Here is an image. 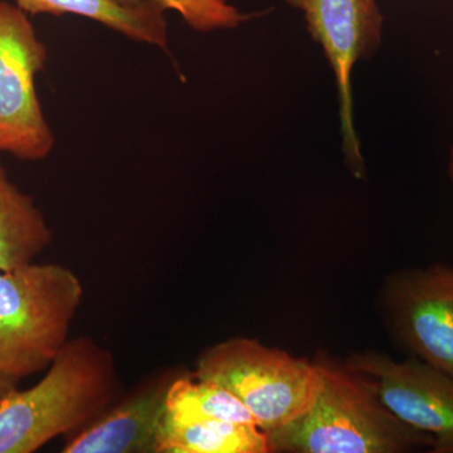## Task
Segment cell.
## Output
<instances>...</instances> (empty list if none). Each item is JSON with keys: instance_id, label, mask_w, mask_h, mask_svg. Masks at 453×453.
I'll use <instances>...</instances> for the list:
<instances>
[{"instance_id": "6da1fadb", "label": "cell", "mask_w": 453, "mask_h": 453, "mask_svg": "<svg viewBox=\"0 0 453 453\" xmlns=\"http://www.w3.org/2000/svg\"><path fill=\"white\" fill-rule=\"evenodd\" d=\"M115 360L89 336L68 340L35 386L0 402V453H32L85 428L118 398Z\"/></svg>"}, {"instance_id": "7a4b0ae2", "label": "cell", "mask_w": 453, "mask_h": 453, "mask_svg": "<svg viewBox=\"0 0 453 453\" xmlns=\"http://www.w3.org/2000/svg\"><path fill=\"white\" fill-rule=\"evenodd\" d=\"M314 360L323 375L320 392L308 412L266 434L271 452H431L432 437L401 421L366 375L329 357Z\"/></svg>"}, {"instance_id": "3957f363", "label": "cell", "mask_w": 453, "mask_h": 453, "mask_svg": "<svg viewBox=\"0 0 453 453\" xmlns=\"http://www.w3.org/2000/svg\"><path fill=\"white\" fill-rule=\"evenodd\" d=\"M82 297L81 280L62 265L0 271V372L20 380L50 368Z\"/></svg>"}, {"instance_id": "277c9868", "label": "cell", "mask_w": 453, "mask_h": 453, "mask_svg": "<svg viewBox=\"0 0 453 453\" xmlns=\"http://www.w3.org/2000/svg\"><path fill=\"white\" fill-rule=\"evenodd\" d=\"M193 375L237 396L266 434L308 412L323 383L315 360L240 336L205 349Z\"/></svg>"}, {"instance_id": "5b68a950", "label": "cell", "mask_w": 453, "mask_h": 453, "mask_svg": "<svg viewBox=\"0 0 453 453\" xmlns=\"http://www.w3.org/2000/svg\"><path fill=\"white\" fill-rule=\"evenodd\" d=\"M46 61L28 14L0 0V151L19 159H44L55 145L35 89Z\"/></svg>"}, {"instance_id": "8992f818", "label": "cell", "mask_w": 453, "mask_h": 453, "mask_svg": "<svg viewBox=\"0 0 453 453\" xmlns=\"http://www.w3.org/2000/svg\"><path fill=\"white\" fill-rule=\"evenodd\" d=\"M384 326L411 357L453 377V267L396 271L381 285Z\"/></svg>"}, {"instance_id": "52a82bcc", "label": "cell", "mask_w": 453, "mask_h": 453, "mask_svg": "<svg viewBox=\"0 0 453 453\" xmlns=\"http://www.w3.org/2000/svg\"><path fill=\"white\" fill-rule=\"evenodd\" d=\"M305 18L312 40L321 47L338 88L342 150L351 172L365 177L354 124L353 77L357 62L380 50L384 17L375 0H285Z\"/></svg>"}, {"instance_id": "ba28073f", "label": "cell", "mask_w": 453, "mask_h": 453, "mask_svg": "<svg viewBox=\"0 0 453 453\" xmlns=\"http://www.w3.org/2000/svg\"><path fill=\"white\" fill-rule=\"evenodd\" d=\"M345 365L366 375L401 421L434 440L431 453H453V377L411 357L396 362L377 351L351 354Z\"/></svg>"}, {"instance_id": "9c48e42d", "label": "cell", "mask_w": 453, "mask_h": 453, "mask_svg": "<svg viewBox=\"0 0 453 453\" xmlns=\"http://www.w3.org/2000/svg\"><path fill=\"white\" fill-rule=\"evenodd\" d=\"M177 375L162 372L142 381L116 405L68 441L64 453H157L166 396Z\"/></svg>"}, {"instance_id": "30bf717a", "label": "cell", "mask_w": 453, "mask_h": 453, "mask_svg": "<svg viewBox=\"0 0 453 453\" xmlns=\"http://www.w3.org/2000/svg\"><path fill=\"white\" fill-rule=\"evenodd\" d=\"M27 14H74L96 20L131 40L166 47L168 26L165 9L154 3L127 5L115 0H16Z\"/></svg>"}, {"instance_id": "8fae6325", "label": "cell", "mask_w": 453, "mask_h": 453, "mask_svg": "<svg viewBox=\"0 0 453 453\" xmlns=\"http://www.w3.org/2000/svg\"><path fill=\"white\" fill-rule=\"evenodd\" d=\"M50 240L52 234L41 211L0 165V271L32 264Z\"/></svg>"}, {"instance_id": "7c38bea8", "label": "cell", "mask_w": 453, "mask_h": 453, "mask_svg": "<svg viewBox=\"0 0 453 453\" xmlns=\"http://www.w3.org/2000/svg\"><path fill=\"white\" fill-rule=\"evenodd\" d=\"M157 453H271V446L266 432L255 425L165 418Z\"/></svg>"}, {"instance_id": "4fadbf2b", "label": "cell", "mask_w": 453, "mask_h": 453, "mask_svg": "<svg viewBox=\"0 0 453 453\" xmlns=\"http://www.w3.org/2000/svg\"><path fill=\"white\" fill-rule=\"evenodd\" d=\"M166 419L175 423L226 421L256 425L237 396L213 381L177 375L166 396Z\"/></svg>"}, {"instance_id": "5bb4252c", "label": "cell", "mask_w": 453, "mask_h": 453, "mask_svg": "<svg viewBox=\"0 0 453 453\" xmlns=\"http://www.w3.org/2000/svg\"><path fill=\"white\" fill-rule=\"evenodd\" d=\"M121 4L134 5L154 3L165 11L177 12L188 26L198 32L234 29L251 16L242 13L226 0H115Z\"/></svg>"}, {"instance_id": "9a60e30c", "label": "cell", "mask_w": 453, "mask_h": 453, "mask_svg": "<svg viewBox=\"0 0 453 453\" xmlns=\"http://www.w3.org/2000/svg\"><path fill=\"white\" fill-rule=\"evenodd\" d=\"M18 381H19L18 378L0 372V402L18 388Z\"/></svg>"}, {"instance_id": "2e32d148", "label": "cell", "mask_w": 453, "mask_h": 453, "mask_svg": "<svg viewBox=\"0 0 453 453\" xmlns=\"http://www.w3.org/2000/svg\"><path fill=\"white\" fill-rule=\"evenodd\" d=\"M449 178H451L452 184H453V146L451 149V153H449Z\"/></svg>"}]
</instances>
